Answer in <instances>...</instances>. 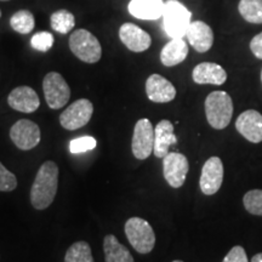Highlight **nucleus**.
<instances>
[{"instance_id": "f257e3e1", "label": "nucleus", "mask_w": 262, "mask_h": 262, "mask_svg": "<svg viewBox=\"0 0 262 262\" xmlns=\"http://www.w3.org/2000/svg\"><path fill=\"white\" fill-rule=\"evenodd\" d=\"M58 186V168L48 160L39 168L31 189V203L37 210H45L54 202Z\"/></svg>"}, {"instance_id": "f03ea898", "label": "nucleus", "mask_w": 262, "mask_h": 262, "mask_svg": "<svg viewBox=\"0 0 262 262\" xmlns=\"http://www.w3.org/2000/svg\"><path fill=\"white\" fill-rule=\"evenodd\" d=\"M208 123L216 130L228 126L233 116V101L226 91H212L205 100Z\"/></svg>"}, {"instance_id": "7ed1b4c3", "label": "nucleus", "mask_w": 262, "mask_h": 262, "mask_svg": "<svg viewBox=\"0 0 262 262\" xmlns=\"http://www.w3.org/2000/svg\"><path fill=\"white\" fill-rule=\"evenodd\" d=\"M162 17L164 29L171 39L185 37L192 22V14L189 10L176 0L165 3Z\"/></svg>"}, {"instance_id": "20e7f679", "label": "nucleus", "mask_w": 262, "mask_h": 262, "mask_svg": "<svg viewBox=\"0 0 262 262\" xmlns=\"http://www.w3.org/2000/svg\"><path fill=\"white\" fill-rule=\"evenodd\" d=\"M70 49L85 63H96L102 56V48L93 33L86 29H77L70 37Z\"/></svg>"}, {"instance_id": "39448f33", "label": "nucleus", "mask_w": 262, "mask_h": 262, "mask_svg": "<svg viewBox=\"0 0 262 262\" xmlns=\"http://www.w3.org/2000/svg\"><path fill=\"white\" fill-rule=\"evenodd\" d=\"M125 234L129 243L137 253L148 254L156 244V234L152 226L141 217H131L125 224Z\"/></svg>"}, {"instance_id": "423d86ee", "label": "nucleus", "mask_w": 262, "mask_h": 262, "mask_svg": "<svg viewBox=\"0 0 262 262\" xmlns=\"http://www.w3.org/2000/svg\"><path fill=\"white\" fill-rule=\"evenodd\" d=\"M45 100L51 110H60L68 103L71 98L70 85L57 72H50L42 80Z\"/></svg>"}, {"instance_id": "0eeeda50", "label": "nucleus", "mask_w": 262, "mask_h": 262, "mask_svg": "<svg viewBox=\"0 0 262 262\" xmlns=\"http://www.w3.org/2000/svg\"><path fill=\"white\" fill-rule=\"evenodd\" d=\"M131 149L135 158L145 160L155 149V127L147 118H142L136 123L131 141Z\"/></svg>"}, {"instance_id": "6e6552de", "label": "nucleus", "mask_w": 262, "mask_h": 262, "mask_svg": "<svg viewBox=\"0 0 262 262\" xmlns=\"http://www.w3.org/2000/svg\"><path fill=\"white\" fill-rule=\"evenodd\" d=\"M93 113V103L86 98H80L61 113L60 123L66 130H78L90 122Z\"/></svg>"}, {"instance_id": "1a4fd4ad", "label": "nucleus", "mask_w": 262, "mask_h": 262, "mask_svg": "<svg viewBox=\"0 0 262 262\" xmlns=\"http://www.w3.org/2000/svg\"><path fill=\"white\" fill-rule=\"evenodd\" d=\"M10 139L17 148L29 150L35 148L40 142V129L32 120L21 119L16 122L10 129Z\"/></svg>"}, {"instance_id": "9d476101", "label": "nucleus", "mask_w": 262, "mask_h": 262, "mask_svg": "<svg viewBox=\"0 0 262 262\" xmlns=\"http://www.w3.org/2000/svg\"><path fill=\"white\" fill-rule=\"evenodd\" d=\"M189 170V163L186 156L178 152L168 153L163 158V173L166 182L172 188L182 187Z\"/></svg>"}, {"instance_id": "9b49d317", "label": "nucleus", "mask_w": 262, "mask_h": 262, "mask_svg": "<svg viewBox=\"0 0 262 262\" xmlns=\"http://www.w3.org/2000/svg\"><path fill=\"white\" fill-rule=\"evenodd\" d=\"M224 181V164L219 157H211L206 160L202 169L201 186L202 192L205 195H212L220 189Z\"/></svg>"}, {"instance_id": "f8f14e48", "label": "nucleus", "mask_w": 262, "mask_h": 262, "mask_svg": "<svg viewBox=\"0 0 262 262\" xmlns=\"http://www.w3.org/2000/svg\"><path fill=\"white\" fill-rule=\"evenodd\" d=\"M235 129L253 143L262 141V114L255 110L245 111L235 120Z\"/></svg>"}, {"instance_id": "ddd939ff", "label": "nucleus", "mask_w": 262, "mask_h": 262, "mask_svg": "<svg viewBox=\"0 0 262 262\" xmlns=\"http://www.w3.org/2000/svg\"><path fill=\"white\" fill-rule=\"evenodd\" d=\"M119 38L130 51L142 52L148 50L152 44V38L139 26L130 24H124L119 29Z\"/></svg>"}, {"instance_id": "4468645a", "label": "nucleus", "mask_w": 262, "mask_h": 262, "mask_svg": "<svg viewBox=\"0 0 262 262\" xmlns=\"http://www.w3.org/2000/svg\"><path fill=\"white\" fill-rule=\"evenodd\" d=\"M146 94L152 102L166 103L176 97V89L166 78L152 74L146 81Z\"/></svg>"}, {"instance_id": "2eb2a0df", "label": "nucleus", "mask_w": 262, "mask_h": 262, "mask_svg": "<svg viewBox=\"0 0 262 262\" xmlns=\"http://www.w3.org/2000/svg\"><path fill=\"white\" fill-rule=\"evenodd\" d=\"M188 42L195 51L206 52L214 44V32L211 27L203 21H193L186 32Z\"/></svg>"}, {"instance_id": "dca6fc26", "label": "nucleus", "mask_w": 262, "mask_h": 262, "mask_svg": "<svg viewBox=\"0 0 262 262\" xmlns=\"http://www.w3.org/2000/svg\"><path fill=\"white\" fill-rule=\"evenodd\" d=\"M8 103L12 110L22 113H33L40 106L38 94L29 86H18L9 94Z\"/></svg>"}, {"instance_id": "f3484780", "label": "nucleus", "mask_w": 262, "mask_h": 262, "mask_svg": "<svg viewBox=\"0 0 262 262\" xmlns=\"http://www.w3.org/2000/svg\"><path fill=\"white\" fill-rule=\"evenodd\" d=\"M193 81L196 84L222 85L227 80V73L220 64L214 62H202L192 72Z\"/></svg>"}, {"instance_id": "a211bd4d", "label": "nucleus", "mask_w": 262, "mask_h": 262, "mask_svg": "<svg viewBox=\"0 0 262 262\" xmlns=\"http://www.w3.org/2000/svg\"><path fill=\"white\" fill-rule=\"evenodd\" d=\"M178 139L173 134V124L170 120L163 119L155 127V149L157 158H164L169 153V148L176 145Z\"/></svg>"}, {"instance_id": "6ab92c4d", "label": "nucleus", "mask_w": 262, "mask_h": 262, "mask_svg": "<svg viewBox=\"0 0 262 262\" xmlns=\"http://www.w3.org/2000/svg\"><path fill=\"white\" fill-rule=\"evenodd\" d=\"M163 0H131L129 12L134 17L143 21H155L163 16Z\"/></svg>"}, {"instance_id": "aec40b11", "label": "nucleus", "mask_w": 262, "mask_h": 262, "mask_svg": "<svg viewBox=\"0 0 262 262\" xmlns=\"http://www.w3.org/2000/svg\"><path fill=\"white\" fill-rule=\"evenodd\" d=\"M188 55V45L182 38L171 39L162 49L160 61L165 67H173L186 60Z\"/></svg>"}, {"instance_id": "412c9836", "label": "nucleus", "mask_w": 262, "mask_h": 262, "mask_svg": "<svg viewBox=\"0 0 262 262\" xmlns=\"http://www.w3.org/2000/svg\"><path fill=\"white\" fill-rule=\"evenodd\" d=\"M106 262H135L129 249L119 243L116 235L108 234L103 239Z\"/></svg>"}, {"instance_id": "4be33fe9", "label": "nucleus", "mask_w": 262, "mask_h": 262, "mask_svg": "<svg viewBox=\"0 0 262 262\" xmlns=\"http://www.w3.org/2000/svg\"><path fill=\"white\" fill-rule=\"evenodd\" d=\"M238 11L249 24L262 25V0H241Z\"/></svg>"}, {"instance_id": "5701e85b", "label": "nucleus", "mask_w": 262, "mask_h": 262, "mask_svg": "<svg viewBox=\"0 0 262 262\" xmlns=\"http://www.w3.org/2000/svg\"><path fill=\"white\" fill-rule=\"evenodd\" d=\"M10 26L19 34H28L34 29L35 18L28 10H19L10 18Z\"/></svg>"}, {"instance_id": "b1692460", "label": "nucleus", "mask_w": 262, "mask_h": 262, "mask_svg": "<svg viewBox=\"0 0 262 262\" xmlns=\"http://www.w3.org/2000/svg\"><path fill=\"white\" fill-rule=\"evenodd\" d=\"M50 24L52 29L61 34H67L74 28L75 18L74 15L68 10H58L51 15Z\"/></svg>"}, {"instance_id": "393cba45", "label": "nucleus", "mask_w": 262, "mask_h": 262, "mask_svg": "<svg viewBox=\"0 0 262 262\" xmlns=\"http://www.w3.org/2000/svg\"><path fill=\"white\" fill-rule=\"evenodd\" d=\"M64 262H94L90 245L86 242L72 244L66 253Z\"/></svg>"}, {"instance_id": "a878e982", "label": "nucleus", "mask_w": 262, "mask_h": 262, "mask_svg": "<svg viewBox=\"0 0 262 262\" xmlns=\"http://www.w3.org/2000/svg\"><path fill=\"white\" fill-rule=\"evenodd\" d=\"M243 203L248 212L262 216V189H253L244 195Z\"/></svg>"}, {"instance_id": "bb28decb", "label": "nucleus", "mask_w": 262, "mask_h": 262, "mask_svg": "<svg viewBox=\"0 0 262 262\" xmlns=\"http://www.w3.org/2000/svg\"><path fill=\"white\" fill-rule=\"evenodd\" d=\"M31 44L35 50L47 52L50 50L52 45H54V35L49 32L35 33L31 39Z\"/></svg>"}, {"instance_id": "cd10ccee", "label": "nucleus", "mask_w": 262, "mask_h": 262, "mask_svg": "<svg viewBox=\"0 0 262 262\" xmlns=\"http://www.w3.org/2000/svg\"><path fill=\"white\" fill-rule=\"evenodd\" d=\"M95 147H96V140L91 136H81L70 142V150L73 155L88 152V150L94 149Z\"/></svg>"}, {"instance_id": "c85d7f7f", "label": "nucleus", "mask_w": 262, "mask_h": 262, "mask_svg": "<svg viewBox=\"0 0 262 262\" xmlns=\"http://www.w3.org/2000/svg\"><path fill=\"white\" fill-rule=\"evenodd\" d=\"M17 187V179L0 163V192H11Z\"/></svg>"}, {"instance_id": "c756f323", "label": "nucleus", "mask_w": 262, "mask_h": 262, "mask_svg": "<svg viewBox=\"0 0 262 262\" xmlns=\"http://www.w3.org/2000/svg\"><path fill=\"white\" fill-rule=\"evenodd\" d=\"M222 262H249V261H248V256H247V253H245L244 248L237 245V247L232 248L231 250L228 251V254L226 255Z\"/></svg>"}, {"instance_id": "7c9ffc66", "label": "nucleus", "mask_w": 262, "mask_h": 262, "mask_svg": "<svg viewBox=\"0 0 262 262\" xmlns=\"http://www.w3.org/2000/svg\"><path fill=\"white\" fill-rule=\"evenodd\" d=\"M250 50L255 57L258 58V60H262V32L251 39Z\"/></svg>"}, {"instance_id": "2f4dec72", "label": "nucleus", "mask_w": 262, "mask_h": 262, "mask_svg": "<svg viewBox=\"0 0 262 262\" xmlns=\"http://www.w3.org/2000/svg\"><path fill=\"white\" fill-rule=\"evenodd\" d=\"M251 262H262V253L255 255V256L251 258Z\"/></svg>"}, {"instance_id": "473e14b6", "label": "nucleus", "mask_w": 262, "mask_h": 262, "mask_svg": "<svg viewBox=\"0 0 262 262\" xmlns=\"http://www.w3.org/2000/svg\"><path fill=\"white\" fill-rule=\"evenodd\" d=\"M172 262H183V261H180V260H175V261H172Z\"/></svg>"}, {"instance_id": "72a5a7b5", "label": "nucleus", "mask_w": 262, "mask_h": 262, "mask_svg": "<svg viewBox=\"0 0 262 262\" xmlns=\"http://www.w3.org/2000/svg\"><path fill=\"white\" fill-rule=\"evenodd\" d=\"M2 2H9V0H2Z\"/></svg>"}, {"instance_id": "f704fd0d", "label": "nucleus", "mask_w": 262, "mask_h": 262, "mask_svg": "<svg viewBox=\"0 0 262 262\" xmlns=\"http://www.w3.org/2000/svg\"><path fill=\"white\" fill-rule=\"evenodd\" d=\"M261 81H262V71H261Z\"/></svg>"}, {"instance_id": "c9c22d12", "label": "nucleus", "mask_w": 262, "mask_h": 262, "mask_svg": "<svg viewBox=\"0 0 262 262\" xmlns=\"http://www.w3.org/2000/svg\"><path fill=\"white\" fill-rule=\"evenodd\" d=\"M0 17H2V11H0Z\"/></svg>"}]
</instances>
